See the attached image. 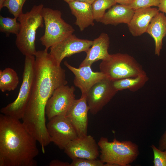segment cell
<instances>
[{
	"label": "cell",
	"mask_w": 166,
	"mask_h": 166,
	"mask_svg": "<svg viewBox=\"0 0 166 166\" xmlns=\"http://www.w3.org/2000/svg\"><path fill=\"white\" fill-rule=\"evenodd\" d=\"M133 0H114L116 3L126 6H130Z\"/></svg>",
	"instance_id": "4dcf8cb0"
},
{
	"label": "cell",
	"mask_w": 166,
	"mask_h": 166,
	"mask_svg": "<svg viewBox=\"0 0 166 166\" xmlns=\"http://www.w3.org/2000/svg\"><path fill=\"white\" fill-rule=\"evenodd\" d=\"M97 144L101 150L100 160L108 166H130L139 154L138 145L130 140L120 141L115 137L109 142L102 137Z\"/></svg>",
	"instance_id": "277c9868"
},
{
	"label": "cell",
	"mask_w": 166,
	"mask_h": 166,
	"mask_svg": "<svg viewBox=\"0 0 166 166\" xmlns=\"http://www.w3.org/2000/svg\"><path fill=\"white\" fill-rule=\"evenodd\" d=\"M151 147L153 153V165L166 166V149L161 150L153 144Z\"/></svg>",
	"instance_id": "484cf974"
},
{
	"label": "cell",
	"mask_w": 166,
	"mask_h": 166,
	"mask_svg": "<svg viewBox=\"0 0 166 166\" xmlns=\"http://www.w3.org/2000/svg\"><path fill=\"white\" fill-rule=\"evenodd\" d=\"M65 65L74 74V85L80 90L81 97H86L91 88L96 83L106 78L105 75L101 72H94L91 66H83L78 68L75 67L67 61L64 62Z\"/></svg>",
	"instance_id": "5bb4252c"
},
{
	"label": "cell",
	"mask_w": 166,
	"mask_h": 166,
	"mask_svg": "<svg viewBox=\"0 0 166 166\" xmlns=\"http://www.w3.org/2000/svg\"><path fill=\"white\" fill-rule=\"evenodd\" d=\"M89 108L86 97L75 99L67 112L65 116L78 135L83 137L87 135L88 112Z\"/></svg>",
	"instance_id": "4fadbf2b"
},
{
	"label": "cell",
	"mask_w": 166,
	"mask_h": 166,
	"mask_svg": "<svg viewBox=\"0 0 166 166\" xmlns=\"http://www.w3.org/2000/svg\"><path fill=\"white\" fill-rule=\"evenodd\" d=\"M159 12L158 9L151 7L135 10L131 20L127 24L132 35L136 37L146 33L151 20Z\"/></svg>",
	"instance_id": "2e32d148"
},
{
	"label": "cell",
	"mask_w": 166,
	"mask_h": 166,
	"mask_svg": "<svg viewBox=\"0 0 166 166\" xmlns=\"http://www.w3.org/2000/svg\"><path fill=\"white\" fill-rule=\"evenodd\" d=\"M37 140L19 119L0 115V166H35Z\"/></svg>",
	"instance_id": "7a4b0ae2"
},
{
	"label": "cell",
	"mask_w": 166,
	"mask_h": 166,
	"mask_svg": "<svg viewBox=\"0 0 166 166\" xmlns=\"http://www.w3.org/2000/svg\"><path fill=\"white\" fill-rule=\"evenodd\" d=\"M43 5H34L31 10L23 13L17 18L20 23L18 33L17 35L16 45L25 56L34 55L37 52L35 41L36 31L43 27L42 11Z\"/></svg>",
	"instance_id": "3957f363"
},
{
	"label": "cell",
	"mask_w": 166,
	"mask_h": 166,
	"mask_svg": "<svg viewBox=\"0 0 166 166\" xmlns=\"http://www.w3.org/2000/svg\"><path fill=\"white\" fill-rule=\"evenodd\" d=\"M26 0H5L4 7H6L14 17L18 18L22 14V8Z\"/></svg>",
	"instance_id": "cb8c5ba5"
},
{
	"label": "cell",
	"mask_w": 166,
	"mask_h": 166,
	"mask_svg": "<svg viewBox=\"0 0 166 166\" xmlns=\"http://www.w3.org/2000/svg\"><path fill=\"white\" fill-rule=\"evenodd\" d=\"M160 0H133L130 6L131 7L136 10L142 8H147L152 6L158 7Z\"/></svg>",
	"instance_id": "4316f807"
},
{
	"label": "cell",
	"mask_w": 166,
	"mask_h": 166,
	"mask_svg": "<svg viewBox=\"0 0 166 166\" xmlns=\"http://www.w3.org/2000/svg\"><path fill=\"white\" fill-rule=\"evenodd\" d=\"M146 33L154 39L155 54L159 56L162 48V41L166 35V16L163 13L159 12L151 20Z\"/></svg>",
	"instance_id": "d6986e66"
},
{
	"label": "cell",
	"mask_w": 166,
	"mask_h": 166,
	"mask_svg": "<svg viewBox=\"0 0 166 166\" xmlns=\"http://www.w3.org/2000/svg\"><path fill=\"white\" fill-rule=\"evenodd\" d=\"M158 148L161 150L166 149V130L159 139Z\"/></svg>",
	"instance_id": "83f0119b"
},
{
	"label": "cell",
	"mask_w": 166,
	"mask_h": 166,
	"mask_svg": "<svg viewBox=\"0 0 166 166\" xmlns=\"http://www.w3.org/2000/svg\"><path fill=\"white\" fill-rule=\"evenodd\" d=\"M117 92L113 86L112 81L107 78L94 84L89 91L86 97L90 113L93 115L97 114Z\"/></svg>",
	"instance_id": "30bf717a"
},
{
	"label": "cell",
	"mask_w": 166,
	"mask_h": 166,
	"mask_svg": "<svg viewBox=\"0 0 166 166\" xmlns=\"http://www.w3.org/2000/svg\"><path fill=\"white\" fill-rule=\"evenodd\" d=\"M5 0H0V10L4 7V5L5 3Z\"/></svg>",
	"instance_id": "d6a6232c"
},
{
	"label": "cell",
	"mask_w": 166,
	"mask_h": 166,
	"mask_svg": "<svg viewBox=\"0 0 166 166\" xmlns=\"http://www.w3.org/2000/svg\"><path fill=\"white\" fill-rule=\"evenodd\" d=\"M93 41L81 39L73 34L50 48L49 53L58 65L65 57L82 52H86Z\"/></svg>",
	"instance_id": "8fae6325"
},
{
	"label": "cell",
	"mask_w": 166,
	"mask_h": 166,
	"mask_svg": "<svg viewBox=\"0 0 166 166\" xmlns=\"http://www.w3.org/2000/svg\"><path fill=\"white\" fill-rule=\"evenodd\" d=\"M75 90L73 86L65 85L54 90L45 107V115L48 120L56 116L66 115L75 99Z\"/></svg>",
	"instance_id": "9c48e42d"
},
{
	"label": "cell",
	"mask_w": 166,
	"mask_h": 166,
	"mask_svg": "<svg viewBox=\"0 0 166 166\" xmlns=\"http://www.w3.org/2000/svg\"><path fill=\"white\" fill-rule=\"evenodd\" d=\"M48 49L37 51L35 57V77L30 97L22 123L27 130L36 136L47 133L45 109L54 90L68 83L65 70L58 65Z\"/></svg>",
	"instance_id": "6da1fadb"
},
{
	"label": "cell",
	"mask_w": 166,
	"mask_h": 166,
	"mask_svg": "<svg viewBox=\"0 0 166 166\" xmlns=\"http://www.w3.org/2000/svg\"><path fill=\"white\" fill-rule=\"evenodd\" d=\"M72 14L76 18L75 22L81 31L90 26H93L94 20L91 4L73 1L68 3Z\"/></svg>",
	"instance_id": "e0dca14e"
},
{
	"label": "cell",
	"mask_w": 166,
	"mask_h": 166,
	"mask_svg": "<svg viewBox=\"0 0 166 166\" xmlns=\"http://www.w3.org/2000/svg\"><path fill=\"white\" fill-rule=\"evenodd\" d=\"M50 166H70V164L68 162H65L55 160L51 161L49 164Z\"/></svg>",
	"instance_id": "f1b7e54d"
},
{
	"label": "cell",
	"mask_w": 166,
	"mask_h": 166,
	"mask_svg": "<svg viewBox=\"0 0 166 166\" xmlns=\"http://www.w3.org/2000/svg\"><path fill=\"white\" fill-rule=\"evenodd\" d=\"M99 147L91 135L78 137L72 140L64 149L65 152L72 160L76 158L96 159L99 156Z\"/></svg>",
	"instance_id": "7c38bea8"
},
{
	"label": "cell",
	"mask_w": 166,
	"mask_h": 166,
	"mask_svg": "<svg viewBox=\"0 0 166 166\" xmlns=\"http://www.w3.org/2000/svg\"><path fill=\"white\" fill-rule=\"evenodd\" d=\"M42 14L45 30L40 40L45 49H48L73 34L74 30L62 18L60 11L44 7Z\"/></svg>",
	"instance_id": "52a82bcc"
},
{
	"label": "cell",
	"mask_w": 166,
	"mask_h": 166,
	"mask_svg": "<svg viewBox=\"0 0 166 166\" xmlns=\"http://www.w3.org/2000/svg\"><path fill=\"white\" fill-rule=\"evenodd\" d=\"M100 71L113 81L146 74L140 65L132 56L126 53L110 54L108 59L99 65Z\"/></svg>",
	"instance_id": "5b68a950"
},
{
	"label": "cell",
	"mask_w": 166,
	"mask_h": 166,
	"mask_svg": "<svg viewBox=\"0 0 166 166\" xmlns=\"http://www.w3.org/2000/svg\"><path fill=\"white\" fill-rule=\"evenodd\" d=\"M149 78L146 74L136 77H129L112 81L114 89L117 91L124 89L136 92L143 87Z\"/></svg>",
	"instance_id": "ffe728a7"
},
{
	"label": "cell",
	"mask_w": 166,
	"mask_h": 166,
	"mask_svg": "<svg viewBox=\"0 0 166 166\" xmlns=\"http://www.w3.org/2000/svg\"><path fill=\"white\" fill-rule=\"evenodd\" d=\"M110 44L109 38L107 34L102 33L93 41L91 47L86 53V56L79 67L91 66L95 62L109 58L110 54L108 53Z\"/></svg>",
	"instance_id": "9a60e30c"
},
{
	"label": "cell",
	"mask_w": 166,
	"mask_h": 166,
	"mask_svg": "<svg viewBox=\"0 0 166 166\" xmlns=\"http://www.w3.org/2000/svg\"><path fill=\"white\" fill-rule=\"evenodd\" d=\"M19 83V77L13 69L6 68L0 70V90L2 92L14 90Z\"/></svg>",
	"instance_id": "44dd1931"
},
{
	"label": "cell",
	"mask_w": 166,
	"mask_h": 166,
	"mask_svg": "<svg viewBox=\"0 0 166 166\" xmlns=\"http://www.w3.org/2000/svg\"><path fill=\"white\" fill-rule=\"evenodd\" d=\"M116 3L114 0H94L91 4L94 20L100 22L106 10Z\"/></svg>",
	"instance_id": "7402d4cb"
},
{
	"label": "cell",
	"mask_w": 166,
	"mask_h": 166,
	"mask_svg": "<svg viewBox=\"0 0 166 166\" xmlns=\"http://www.w3.org/2000/svg\"><path fill=\"white\" fill-rule=\"evenodd\" d=\"M17 18L5 17L0 15V31L6 34L17 35L19 30L20 23Z\"/></svg>",
	"instance_id": "603a6c76"
},
{
	"label": "cell",
	"mask_w": 166,
	"mask_h": 166,
	"mask_svg": "<svg viewBox=\"0 0 166 166\" xmlns=\"http://www.w3.org/2000/svg\"><path fill=\"white\" fill-rule=\"evenodd\" d=\"M70 166H108L100 160L76 158L72 159Z\"/></svg>",
	"instance_id": "d4e9b609"
},
{
	"label": "cell",
	"mask_w": 166,
	"mask_h": 166,
	"mask_svg": "<svg viewBox=\"0 0 166 166\" xmlns=\"http://www.w3.org/2000/svg\"><path fill=\"white\" fill-rule=\"evenodd\" d=\"M135 10L129 6L116 3L105 12L100 22L105 25L128 24L131 20Z\"/></svg>",
	"instance_id": "ac0fdd59"
},
{
	"label": "cell",
	"mask_w": 166,
	"mask_h": 166,
	"mask_svg": "<svg viewBox=\"0 0 166 166\" xmlns=\"http://www.w3.org/2000/svg\"><path fill=\"white\" fill-rule=\"evenodd\" d=\"M158 7L159 11L166 14V0H160V4Z\"/></svg>",
	"instance_id": "f546056e"
},
{
	"label": "cell",
	"mask_w": 166,
	"mask_h": 166,
	"mask_svg": "<svg viewBox=\"0 0 166 166\" xmlns=\"http://www.w3.org/2000/svg\"><path fill=\"white\" fill-rule=\"evenodd\" d=\"M46 127L52 142L61 149L78 137L65 115L55 116L49 120Z\"/></svg>",
	"instance_id": "ba28073f"
},
{
	"label": "cell",
	"mask_w": 166,
	"mask_h": 166,
	"mask_svg": "<svg viewBox=\"0 0 166 166\" xmlns=\"http://www.w3.org/2000/svg\"><path fill=\"white\" fill-rule=\"evenodd\" d=\"M35 57L25 56L22 82L16 99L2 108V114L20 120L22 118L31 94L35 77Z\"/></svg>",
	"instance_id": "8992f818"
},
{
	"label": "cell",
	"mask_w": 166,
	"mask_h": 166,
	"mask_svg": "<svg viewBox=\"0 0 166 166\" xmlns=\"http://www.w3.org/2000/svg\"><path fill=\"white\" fill-rule=\"evenodd\" d=\"M66 2L68 4L70 2L73 1H81L87 2L91 4L93 2L94 0H63Z\"/></svg>",
	"instance_id": "1f68e13d"
}]
</instances>
